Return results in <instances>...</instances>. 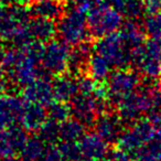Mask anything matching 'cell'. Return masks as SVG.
Instances as JSON below:
<instances>
[{
    "mask_svg": "<svg viewBox=\"0 0 161 161\" xmlns=\"http://www.w3.org/2000/svg\"><path fill=\"white\" fill-rule=\"evenodd\" d=\"M92 50H94V47H92V45L88 42L74 47V49L71 51V55H69V73L73 74V75L85 73L88 60H90L92 53L94 52Z\"/></svg>",
    "mask_w": 161,
    "mask_h": 161,
    "instance_id": "cell-19",
    "label": "cell"
},
{
    "mask_svg": "<svg viewBox=\"0 0 161 161\" xmlns=\"http://www.w3.org/2000/svg\"><path fill=\"white\" fill-rule=\"evenodd\" d=\"M73 74H62L52 80L55 101L69 103L78 93V77Z\"/></svg>",
    "mask_w": 161,
    "mask_h": 161,
    "instance_id": "cell-16",
    "label": "cell"
},
{
    "mask_svg": "<svg viewBox=\"0 0 161 161\" xmlns=\"http://www.w3.org/2000/svg\"><path fill=\"white\" fill-rule=\"evenodd\" d=\"M41 161H69L63 151L61 150L58 143L55 145H47V151H45Z\"/></svg>",
    "mask_w": 161,
    "mask_h": 161,
    "instance_id": "cell-27",
    "label": "cell"
},
{
    "mask_svg": "<svg viewBox=\"0 0 161 161\" xmlns=\"http://www.w3.org/2000/svg\"><path fill=\"white\" fill-rule=\"evenodd\" d=\"M69 45L60 39H52L43 43L40 51V66L43 76L55 77L69 72Z\"/></svg>",
    "mask_w": 161,
    "mask_h": 161,
    "instance_id": "cell-6",
    "label": "cell"
},
{
    "mask_svg": "<svg viewBox=\"0 0 161 161\" xmlns=\"http://www.w3.org/2000/svg\"><path fill=\"white\" fill-rule=\"evenodd\" d=\"M47 120V109L42 105L31 103L25 99L22 114L19 125L28 132H39L44 123Z\"/></svg>",
    "mask_w": 161,
    "mask_h": 161,
    "instance_id": "cell-14",
    "label": "cell"
},
{
    "mask_svg": "<svg viewBox=\"0 0 161 161\" xmlns=\"http://www.w3.org/2000/svg\"><path fill=\"white\" fill-rule=\"evenodd\" d=\"M5 161H25L22 158H18V157H12V158H8V159H6Z\"/></svg>",
    "mask_w": 161,
    "mask_h": 161,
    "instance_id": "cell-35",
    "label": "cell"
},
{
    "mask_svg": "<svg viewBox=\"0 0 161 161\" xmlns=\"http://www.w3.org/2000/svg\"><path fill=\"white\" fill-rule=\"evenodd\" d=\"M33 1H34V0H33Z\"/></svg>",
    "mask_w": 161,
    "mask_h": 161,
    "instance_id": "cell-38",
    "label": "cell"
},
{
    "mask_svg": "<svg viewBox=\"0 0 161 161\" xmlns=\"http://www.w3.org/2000/svg\"><path fill=\"white\" fill-rule=\"evenodd\" d=\"M82 157L102 161L108 152V143L96 132H85L77 142Z\"/></svg>",
    "mask_w": 161,
    "mask_h": 161,
    "instance_id": "cell-15",
    "label": "cell"
},
{
    "mask_svg": "<svg viewBox=\"0 0 161 161\" xmlns=\"http://www.w3.org/2000/svg\"><path fill=\"white\" fill-rule=\"evenodd\" d=\"M27 130L19 125L7 128L0 134V156L5 159L20 154L28 140Z\"/></svg>",
    "mask_w": 161,
    "mask_h": 161,
    "instance_id": "cell-11",
    "label": "cell"
},
{
    "mask_svg": "<svg viewBox=\"0 0 161 161\" xmlns=\"http://www.w3.org/2000/svg\"><path fill=\"white\" fill-rule=\"evenodd\" d=\"M94 131L101 136L108 145L118 141L123 134V120L117 115L105 113L97 118L94 124Z\"/></svg>",
    "mask_w": 161,
    "mask_h": 161,
    "instance_id": "cell-13",
    "label": "cell"
},
{
    "mask_svg": "<svg viewBox=\"0 0 161 161\" xmlns=\"http://www.w3.org/2000/svg\"><path fill=\"white\" fill-rule=\"evenodd\" d=\"M72 7L56 21V29L60 40L69 47H77L88 42L91 32L88 29L87 14Z\"/></svg>",
    "mask_w": 161,
    "mask_h": 161,
    "instance_id": "cell-4",
    "label": "cell"
},
{
    "mask_svg": "<svg viewBox=\"0 0 161 161\" xmlns=\"http://www.w3.org/2000/svg\"><path fill=\"white\" fill-rule=\"evenodd\" d=\"M73 161H96V160H93V159H88V158H85V157H80V158L75 159Z\"/></svg>",
    "mask_w": 161,
    "mask_h": 161,
    "instance_id": "cell-36",
    "label": "cell"
},
{
    "mask_svg": "<svg viewBox=\"0 0 161 161\" xmlns=\"http://www.w3.org/2000/svg\"><path fill=\"white\" fill-rule=\"evenodd\" d=\"M153 135V126L147 121H138L131 128L123 131L119 137V148L127 152H137L142 146L149 142Z\"/></svg>",
    "mask_w": 161,
    "mask_h": 161,
    "instance_id": "cell-10",
    "label": "cell"
},
{
    "mask_svg": "<svg viewBox=\"0 0 161 161\" xmlns=\"http://www.w3.org/2000/svg\"><path fill=\"white\" fill-rule=\"evenodd\" d=\"M87 23L91 36L101 39L118 32L123 25V16L108 3L98 0L87 12Z\"/></svg>",
    "mask_w": 161,
    "mask_h": 161,
    "instance_id": "cell-5",
    "label": "cell"
},
{
    "mask_svg": "<svg viewBox=\"0 0 161 161\" xmlns=\"http://www.w3.org/2000/svg\"><path fill=\"white\" fill-rule=\"evenodd\" d=\"M3 50L0 49V93H3V91L5 90L6 87V73H5V69H3Z\"/></svg>",
    "mask_w": 161,
    "mask_h": 161,
    "instance_id": "cell-31",
    "label": "cell"
},
{
    "mask_svg": "<svg viewBox=\"0 0 161 161\" xmlns=\"http://www.w3.org/2000/svg\"><path fill=\"white\" fill-rule=\"evenodd\" d=\"M102 161H132V159L129 156V152L125 151L121 148H118V149L108 150Z\"/></svg>",
    "mask_w": 161,
    "mask_h": 161,
    "instance_id": "cell-29",
    "label": "cell"
},
{
    "mask_svg": "<svg viewBox=\"0 0 161 161\" xmlns=\"http://www.w3.org/2000/svg\"><path fill=\"white\" fill-rule=\"evenodd\" d=\"M22 97L25 101L39 104L47 108L55 102L52 80L47 78V76H41L31 84L23 87Z\"/></svg>",
    "mask_w": 161,
    "mask_h": 161,
    "instance_id": "cell-12",
    "label": "cell"
},
{
    "mask_svg": "<svg viewBox=\"0 0 161 161\" xmlns=\"http://www.w3.org/2000/svg\"><path fill=\"white\" fill-rule=\"evenodd\" d=\"M3 157L0 156V161H3Z\"/></svg>",
    "mask_w": 161,
    "mask_h": 161,
    "instance_id": "cell-37",
    "label": "cell"
},
{
    "mask_svg": "<svg viewBox=\"0 0 161 161\" xmlns=\"http://www.w3.org/2000/svg\"><path fill=\"white\" fill-rule=\"evenodd\" d=\"M107 3L129 20L138 18L143 10L141 0H107Z\"/></svg>",
    "mask_w": 161,
    "mask_h": 161,
    "instance_id": "cell-24",
    "label": "cell"
},
{
    "mask_svg": "<svg viewBox=\"0 0 161 161\" xmlns=\"http://www.w3.org/2000/svg\"><path fill=\"white\" fill-rule=\"evenodd\" d=\"M6 6H28L32 0H1Z\"/></svg>",
    "mask_w": 161,
    "mask_h": 161,
    "instance_id": "cell-32",
    "label": "cell"
},
{
    "mask_svg": "<svg viewBox=\"0 0 161 161\" xmlns=\"http://www.w3.org/2000/svg\"><path fill=\"white\" fill-rule=\"evenodd\" d=\"M72 116L87 126H94L101 115L107 113L110 103L107 98L106 87L101 84L92 93L78 92L69 102Z\"/></svg>",
    "mask_w": 161,
    "mask_h": 161,
    "instance_id": "cell-3",
    "label": "cell"
},
{
    "mask_svg": "<svg viewBox=\"0 0 161 161\" xmlns=\"http://www.w3.org/2000/svg\"><path fill=\"white\" fill-rule=\"evenodd\" d=\"M32 14L27 6H11L0 20V41L21 47L34 42L30 34Z\"/></svg>",
    "mask_w": 161,
    "mask_h": 161,
    "instance_id": "cell-2",
    "label": "cell"
},
{
    "mask_svg": "<svg viewBox=\"0 0 161 161\" xmlns=\"http://www.w3.org/2000/svg\"><path fill=\"white\" fill-rule=\"evenodd\" d=\"M32 17L58 21L65 12L62 0H34L30 6Z\"/></svg>",
    "mask_w": 161,
    "mask_h": 161,
    "instance_id": "cell-17",
    "label": "cell"
},
{
    "mask_svg": "<svg viewBox=\"0 0 161 161\" xmlns=\"http://www.w3.org/2000/svg\"><path fill=\"white\" fill-rule=\"evenodd\" d=\"M139 84V78L134 72L123 69H117L112 72L106 80V92L110 105L118 106L123 101L136 92Z\"/></svg>",
    "mask_w": 161,
    "mask_h": 161,
    "instance_id": "cell-8",
    "label": "cell"
},
{
    "mask_svg": "<svg viewBox=\"0 0 161 161\" xmlns=\"http://www.w3.org/2000/svg\"><path fill=\"white\" fill-rule=\"evenodd\" d=\"M5 6H6L5 3H3V1H1V0H0V20L3 19V17L5 16L6 11H7V9L5 8Z\"/></svg>",
    "mask_w": 161,
    "mask_h": 161,
    "instance_id": "cell-33",
    "label": "cell"
},
{
    "mask_svg": "<svg viewBox=\"0 0 161 161\" xmlns=\"http://www.w3.org/2000/svg\"><path fill=\"white\" fill-rule=\"evenodd\" d=\"M112 69L113 66L110 65V63L101 54L94 51L88 60L85 74L97 83H102V82H106L109 77V75L112 74Z\"/></svg>",
    "mask_w": 161,
    "mask_h": 161,
    "instance_id": "cell-20",
    "label": "cell"
},
{
    "mask_svg": "<svg viewBox=\"0 0 161 161\" xmlns=\"http://www.w3.org/2000/svg\"><path fill=\"white\" fill-rule=\"evenodd\" d=\"M84 124L80 120L73 118H69L60 124V139L58 142H78L80 139L85 134Z\"/></svg>",
    "mask_w": 161,
    "mask_h": 161,
    "instance_id": "cell-21",
    "label": "cell"
},
{
    "mask_svg": "<svg viewBox=\"0 0 161 161\" xmlns=\"http://www.w3.org/2000/svg\"><path fill=\"white\" fill-rule=\"evenodd\" d=\"M47 143L39 135L29 137L23 147L20 157L25 161H41L45 151Z\"/></svg>",
    "mask_w": 161,
    "mask_h": 161,
    "instance_id": "cell-22",
    "label": "cell"
},
{
    "mask_svg": "<svg viewBox=\"0 0 161 161\" xmlns=\"http://www.w3.org/2000/svg\"><path fill=\"white\" fill-rule=\"evenodd\" d=\"M38 135L47 143V145H55L58 143L60 139V124L47 119L44 125L39 130Z\"/></svg>",
    "mask_w": 161,
    "mask_h": 161,
    "instance_id": "cell-26",
    "label": "cell"
},
{
    "mask_svg": "<svg viewBox=\"0 0 161 161\" xmlns=\"http://www.w3.org/2000/svg\"><path fill=\"white\" fill-rule=\"evenodd\" d=\"M146 31L153 38H161V17L151 16L146 20Z\"/></svg>",
    "mask_w": 161,
    "mask_h": 161,
    "instance_id": "cell-28",
    "label": "cell"
},
{
    "mask_svg": "<svg viewBox=\"0 0 161 161\" xmlns=\"http://www.w3.org/2000/svg\"><path fill=\"white\" fill-rule=\"evenodd\" d=\"M94 51L105 58L116 69H123L131 62L132 51L125 44L119 32L97 39Z\"/></svg>",
    "mask_w": 161,
    "mask_h": 161,
    "instance_id": "cell-9",
    "label": "cell"
},
{
    "mask_svg": "<svg viewBox=\"0 0 161 161\" xmlns=\"http://www.w3.org/2000/svg\"><path fill=\"white\" fill-rule=\"evenodd\" d=\"M47 109V119L53 120L55 123H63L66 119H69L72 116V110L69 103H64V102L55 101L52 103Z\"/></svg>",
    "mask_w": 161,
    "mask_h": 161,
    "instance_id": "cell-25",
    "label": "cell"
},
{
    "mask_svg": "<svg viewBox=\"0 0 161 161\" xmlns=\"http://www.w3.org/2000/svg\"><path fill=\"white\" fill-rule=\"evenodd\" d=\"M29 28L31 38L34 42L47 43L58 34L55 21L49 19L32 17Z\"/></svg>",
    "mask_w": 161,
    "mask_h": 161,
    "instance_id": "cell-18",
    "label": "cell"
},
{
    "mask_svg": "<svg viewBox=\"0 0 161 161\" xmlns=\"http://www.w3.org/2000/svg\"><path fill=\"white\" fill-rule=\"evenodd\" d=\"M98 0H69V3H72V7L76 8V9L80 10V11L88 12Z\"/></svg>",
    "mask_w": 161,
    "mask_h": 161,
    "instance_id": "cell-30",
    "label": "cell"
},
{
    "mask_svg": "<svg viewBox=\"0 0 161 161\" xmlns=\"http://www.w3.org/2000/svg\"><path fill=\"white\" fill-rule=\"evenodd\" d=\"M160 102V96L154 90L143 88L134 92L118 106V116L124 121L136 120L141 114L154 108Z\"/></svg>",
    "mask_w": 161,
    "mask_h": 161,
    "instance_id": "cell-7",
    "label": "cell"
},
{
    "mask_svg": "<svg viewBox=\"0 0 161 161\" xmlns=\"http://www.w3.org/2000/svg\"><path fill=\"white\" fill-rule=\"evenodd\" d=\"M148 3H149V7L153 8L154 5H159V0H147Z\"/></svg>",
    "mask_w": 161,
    "mask_h": 161,
    "instance_id": "cell-34",
    "label": "cell"
},
{
    "mask_svg": "<svg viewBox=\"0 0 161 161\" xmlns=\"http://www.w3.org/2000/svg\"><path fill=\"white\" fill-rule=\"evenodd\" d=\"M43 43L32 42L25 47L3 51V66L6 77L18 87H25L43 76L40 66V51Z\"/></svg>",
    "mask_w": 161,
    "mask_h": 161,
    "instance_id": "cell-1",
    "label": "cell"
},
{
    "mask_svg": "<svg viewBox=\"0 0 161 161\" xmlns=\"http://www.w3.org/2000/svg\"><path fill=\"white\" fill-rule=\"evenodd\" d=\"M119 34H120L125 44L131 51H134L137 47H141V44H142V31L138 27V25H136L134 21L130 20L126 23H123L120 30H119Z\"/></svg>",
    "mask_w": 161,
    "mask_h": 161,
    "instance_id": "cell-23",
    "label": "cell"
}]
</instances>
